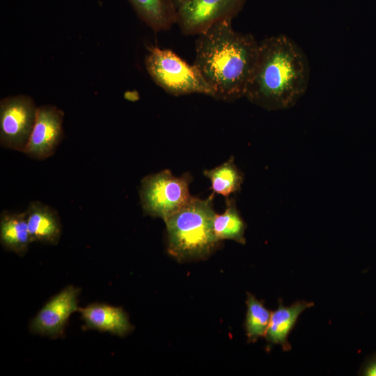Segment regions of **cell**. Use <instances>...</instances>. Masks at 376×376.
<instances>
[{
	"label": "cell",
	"mask_w": 376,
	"mask_h": 376,
	"mask_svg": "<svg viewBox=\"0 0 376 376\" xmlns=\"http://www.w3.org/2000/svg\"><path fill=\"white\" fill-rule=\"evenodd\" d=\"M38 107L25 95L10 96L0 102V143L24 152L33 127Z\"/></svg>",
	"instance_id": "cell-6"
},
{
	"label": "cell",
	"mask_w": 376,
	"mask_h": 376,
	"mask_svg": "<svg viewBox=\"0 0 376 376\" xmlns=\"http://www.w3.org/2000/svg\"><path fill=\"white\" fill-rule=\"evenodd\" d=\"M244 0H189L177 9L176 23L187 36L198 35L213 24L232 19Z\"/></svg>",
	"instance_id": "cell-7"
},
{
	"label": "cell",
	"mask_w": 376,
	"mask_h": 376,
	"mask_svg": "<svg viewBox=\"0 0 376 376\" xmlns=\"http://www.w3.org/2000/svg\"><path fill=\"white\" fill-rule=\"evenodd\" d=\"M203 174L210 179L213 194L225 197L240 191L244 180L243 173L236 166L233 157L212 169L205 170Z\"/></svg>",
	"instance_id": "cell-16"
},
{
	"label": "cell",
	"mask_w": 376,
	"mask_h": 376,
	"mask_svg": "<svg viewBox=\"0 0 376 376\" xmlns=\"http://www.w3.org/2000/svg\"><path fill=\"white\" fill-rule=\"evenodd\" d=\"M246 306L245 320L246 336L249 342H255L258 338L265 336L272 312L251 293L247 295Z\"/></svg>",
	"instance_id": "cell-17"
},
{
	"label": "cell",
	"mask_w": 376,
	"mask_h": 376,
	"mask_svg": "<svg viewBox=\"0 0 376 376\" xmlns=\"http://www.w3.org/2000/svg\"><path fill=\"white\" fill-rule=\"evenodd\" d=\"M213 194L205 199L192 198L164 220L168 251L179 260L208 256L219 242L213 231Z\"/></svg>",
	"instance_id": "cell-3"
},
{
	"label": "cell",
	"mask_w": 376,
	"mask_h": 376,
	"mask_svg": "<svg viewBox=\"0 0 376 376\" xmlns=\"http://www.w3.org/2000/svg\"><path fill=\"white\" fill-rule=\"evenodd\" d=\"M310 66L302 49L285 35L259 42L258 57L244 97L268 111L291 108L306 93Z\"/></svg>",
	"instance_id": "cell-2"
},
{
	"label": "cell",
	"mask_w": 376,
	"mask_h": 376,
	"mask_svg": "<svg viewBox=\"0 0 376 376\" xmlns=\"http://www.w3.org/2000/svg\"><path fill=\"white\" fill-rule=\"evenodd\" d=\"M314 306L313 302L297 301L289 306L280 301L276 310L272 312L265 337L268 343L280 345L284 351H290L291 345L288 337L295 326L299 315L306 309Z\"/></svg>",
	"instance_id": "cell-12"
},
{
	"label": "cell",
	"mask_w": 376,
	"mask_h": 376,
	"mask_svg": "<svg viewBox=\"0 0 376 376\" xmlns=\"http://www.w3.org/2000/svg\"><path fill=\"white\" fill-rule=\"evenodd\" d=\"M196 36L193 64L211 88L212 97L233 101L244 97L258 53L254 36L236 31L232 19Z\"/></svg>",
	"instance_id": "cell-1"
},
{
	"label": "cell",
	"mask_w": 376,
	"mask_h": 376,
	"mask_svg": "<svg viewBox=\"0 0 376 376\" xmlns=\"http://www.w3.org/2000/svg\"><path fill=\"white\" fill-rule=\"evenodd\" d=\"M63 111L55 106L38 107L36 121L23 153L38 160L53 155L63 136Z\"/></svg>",
	"instance_id": "cell-8"
},
{
	"label": "cell",
	"mask_w": 376,
	"mask_h": 376,
	"mask_svg": "<svg viewBox=\"0 0 376 376\" xmlns=\"http://www.w3.org/2000/svg\"><path fill=\"white\" fill-rule=\"evenodd\" d=\"M140 19L155 31H166L176 23L172 0H129Z\"/></svg>",
	"instance_id": "cell-14"
},
{
	"label": "cell",
	"mask_w": 376,
	"mask_h": 376,
	"mask_svg": "<svg viewBox=\"0 0 376 376\" xmlns=\"http://www.w3.org/2000/svg\"><path fill=\"white\" fill-rule=\"evenodd\" d=\"M25 213L31 242H58L61 224L54 210L40 201H32Z\"/></svg>",
	"instance_id": "cell-11"
},
{
	"label": "cell",
	"mask_w": 376,
	"mask_h": 376,
	"mask_svg": "<svg viewBox=\"0 0 376 376\" xmlns=\"http://www.w3.org/2000/svg\"><path fill=\"white\" fill-rule=\"evenodd\" d=\"M145 65L153 81L174 96L203 94L213 97L211 88L201 72L172 50L157 47L148 48Z\"/></svg>",
	"instance_id": "cell-4"
},
{
	"label": "cell",
	"mask_w": 376,
	"mask_h": 376,
	"mask_svg": "<svg viewBox=\"0 0 376 376\" xmlns=\"http://www.w3.org/2000/svg\"><path fill=\"white\" fill-rule=\"evenodd\" d=\"M361 375L365 376H376V357L366 363L361 371Z\"/></svg>",
	"instance_id": "cell-18"
},
{
	"label": "cell",
	"mask_w": 376,
	"mask_h": 376,
	"mask_svg": "<svg viewBox=\"0 0 376 376\" xmlns=\"http://www.w3.org/2000/svg\"><path fill=\"white\" fill-rule=\"evenodd\" d=\"M174 5L175 6L176 8L178 9L179 7H180L182 5H183L185 3H186L189 0H172Z\"/></svg>",
	"instance_id": "cell-19"
},
{
	"label": "cell",
	"mask_w": 376,
	"mask_h": 376,
	"mask_svg": "<svg viewBox=\"0 0 376 376\" xmlns=\"http://www.w3.org/2000/svg\"><path fill=\"white\" fill-rule=\"evenodd\" d=\"M79 289L68 286L51 298L31 320L32 333L58 338L62 336L72 313L79 310Z\"/></svg>",
	"instance_id": "cell-9"
},
{
	"label": "cell",
	"mask_w": 376,
	"mask_h": 376,
	"mask_svg": "<svg viewBox=\"0 0 376 376\" xmlns=\"http://www.w3.org/2000/svg\"><path fill=\"white\" fill-rule=\"evenodd\" d=\"M245 225L235 205V201L228 199L224 213L215 214L213 219V231L219 241L232 240L245 244Z\"/></svg>",
	"instance_id": "cell-15"
},
{
	"label": "cell",
	"mask_w": 376,
	"mask_h": 376,
	"mask_svg": "<svg viewBox=\"0 0 376 376\" xmlns=\"http://www.w3.org/2000/svg\"><path fill=\"white\" fill-rule=\"evenodd\" d=\"M0 241L6 249L19 256L25 254L31 242L25 212H2L0 218Z\"/></svg>",
	"instance_id": "cell-13"
},
{
	"label": "cell",
	"mask_w": 376,
	"mask_h": 376,
	"mask_svg": "<svg viewBox=\"0 0 376 376\" xmlns=\"http://www.w3.org/2000/svg\"><path fill=\"white\" fill-rule=\"evenodd\" d=\"M85 328L124 336L132 329L121 308L104 304H91L79 308Z\"/></svg>",
	"instance_id": "cell-10"
},
{
	"label": "cell",
	"mask_w": 376,
	"mask_h": 376,
	"mask_svg": "<svg viewBox=\"0 0 376 376\" xmlns=\"http://www.w3.org/2000/svg\"><path fill=\"white\" fill-rule=\"evenodd\" d=\"M189 182L190 176L176 177L169 170L146 176L139 191L144 213L164 221L192 198Z\"/></svg>",
	"instance_id": "cell-5"
}]
</instances>
